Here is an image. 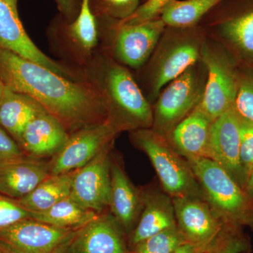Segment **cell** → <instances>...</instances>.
I'll list each match as a JSON object with an SVG mask.
<instances>
[{"label":"cell","mask_w":253,"mask_h":253,"mask_svg":"<svg viewBox=\"0 0 253 253\" xmlns=\"http://www.w3.org/2000/svg\"><path fill=\"white\" fill-rule=\"evenodd\" d=\"M0 80L11 90L36 100L70 135L107 120L102 99L90 83L63 77L1 47Z\"/></svg>","instance_id":"6da1fadb"},{"label":"cell","mask_w":253,"mask_h":253,"mask_svg":"<svg viewBox=\"0 0 253 253\" xmlns=\"http://www.w3.org/2000/svg\"><path fill=\"white\" fill-rule=\"evenodd\" d=\"M82 71L84 81L101 96L108 121L120 133L151 127L152 106L131 70L98 50Z\"/></svg>","instance_id":"7a4b0ae2"},{"label":"cell","mask_w":253,"mask_h":253,"mask_svg":"<svg viewBox=\"0 0 253 253\" xmlns=\"http://www.w3.org/2000/svg\"><path fill=\"white\" fill-rule=\"evenodd\" d=\"M206 37L199 25L189 27L166 26L147 62L133 72L151 106L165 86L201 59Z\"/></svg>","instance_id":"3957f363"},{"label":"cell","mask_w":253,"mask_h":253,"mask_svg":"<svg viewBox=\"0 0 253 253\" xmlns=\"http://www.w3.org/2000/svg\"><path fill=\"white\" fill-rule=\"evenodd\" d=\"M198 25L231 54L240 69L253 71V0H224Z\"/></svg>","instance_id":"277c9868"},{"label":"cell","mask_w":253,"mask_h":253,"mask_svg":"<svg viewBox=\"0 0 253 253\" xmlns=\"http://www.w3.org/2000/svg\"><path fill=\"white\" fill-rule=\"evenodd\" d=\"M205 199L225 224L253 231V199L224 168L206 158L187 160Z\"/></svg>","instance_id":"5b68a950"},{"label":"cell","mask_w":253,"mask_h":253,"mask_svg":"<svg viewBox=\"0 0 253 253\" xmlns=\"http://www.w3.org/2000/svg\"><path fill=\"white\" fill-rule=\"evenodd\" d=\"M99 51L135 72L144 66L166 26L161 18L135 24L98 18Z\"/></svg>","instance_id":"8992f818"},{"label":"cell","mask_w":253,"mask_h":253,"mask_svg":"<svg viewBox=\"0 0 253 253\" xmlns=\"http://www.w3.org/2000/svg\"><path fill=\"white\" fill-rule=\"evenodd\" d=\"M129 139L136 148L147 155L162 189L171 198L197 196L205 199L187 160L176 152L166 138L151 128H146L130 131Z\"/></svg>","instance_id":"52a82bcc"},{"label":"cell","mask_w":253,"mask_h":253,"mask_svg":"<svg viewBox=\"0 0 253 253\" xmlns=\"http://www.w3.org/2000/svg\"><path fill=\"white\" fill-rule=\"evenodd\" d=\"M51 52L59 61L74 69H82L99 49L97 19L91 12L89 0H83L76 19L68 21L60 14L46 29Z\"/></svg>","instance_id":"ba28073f"},{"label":"cell","mask_w":253,"mask_h":253,"mask_svg":"<svg viewBox=\"0 0 253 253\" xmlns=\"http://www.w3.org/2000/svg\"><path fill=\"white\" fill-rule=\"evenodd\" d=\"M207 76L206 65L200 59L165 86L152 106L151 129L167 138L174 127L201 104Z\"/></svg>","instance_id":"9c48e42d"},{"label":"cell","mask_w":253,"mask_h":253,"mask_svg":"<svg viewBox=\"0 0 253 253\" xmlns=\"http://www.w3.org/2000/svg\"><path fill=\"white\" fill-rule=\"evenodd\" d=\"M201 59L207 68V82L199 107L211 119L230 110L235 101L240 68L231 54L219 43L206 37Z\"/></svg>","instance_id":"30bf717a"},{"label":"cell","mask_w":253,"mask_h":253,"mask_svg":"<svg viewBox=\"0 0 253 253\" xmlns=\"http://www.w3.org/2000/svg\"><path fill=\"white\" fill-rule=\"evenodd\" d=\"M119 134L108 120L75 131L49 163L50 174H64L83 167L103 150L113 146Z\"/></svg>","instance_id":"8fae6325"},{"label":"cell","mask_w":253,"mask_h":253,"mask_svg":"<svg viewBox=\"0 0 253 253\" xmlns=\"http://www.w3.org/2000/svg\"><path fill=\"white\" fill-rule=\"evenodd\" d=\"M176 226L186 242L199 253H204L220 235L225 226L204 198L172 199Z\"/></svg>","instance_id":"7c38bea8"},{"label":"cell","mask_w":253,"mask_h":253,"mask_svg":"<svg viewBox=\"0 0 253 253\" xmlns=\"http://www.w3.org/2000/svg\"><path fill=\"white\" fill-rule=\"evenodd\" d=\"M77 230L28 218L0 229V249L6 253H50Z\"/></svg>","instance_id":"4fadbf2b"},{"label":"cell","mask_w":253,"mask_h":253,"mask_svg":"<svg viewBox=\"0 0 253 253\" xmlns=\"http://www.w3.org/2000/svg\"><path fill=\"white\" fill-rule=\"evenodd\" d=\"M0 47L38 63L63 77L73 81H84L81 71L69 67L44 54L25 31L18 12L1 0H0Z\"/></svg>","instance_id":"5bb4252c"},{"label":"cell","mask_w":253,"mask_h":253,"mask_svg":"<svg viewBox=\"0 0 253 253\" xmlns=\"http://www.w3.org/2000/svg\"><path fill=\"white\" fill-rule=\"evenodd\" d=\"M113 146L74 171L70 198L82 207L100 214L109 208L111 193L110 163Z\"/></svg>","instance_id":"9a60e30c"},{"label":"cell","mask_w":253,"mask_h":253,"mask_svg":"<svg viewBox=\"0 0 253 253\" xmlns=\"http://www.w3.org/2000/svg\"><path fill=\"white\" fill-rule=\"evenodd\" d=\"M240 119L232 107L213 121L209 159L224 168L244 189L246 179L240 161Z\"/></svg>","instance_id":"2e32d148"},{"label":"cell","mask_w":253,"mask_h":253,"mask_svg":"<svg viewBox=\"0 0 253 253\" xmlns=\"http://www.w3.org/2000/svg\"><path fill=\"white\" fill-rule=\"evenodd\" d=\"M125 231L112 215H100L76 231L73 253H131Z\"/></svg>","instance_id":"e0dca14e"},{"label":"cell","mask_w":253,"mask_h":253,"mask_svg":"<svg viewBox=\"0 0 253 253\" xmlns=\"http://www.w3.org/2000/svg\"><path fill=\"white\" fill-rule=\"evenodd\" d=\"M141 193L142 209L131 232L129 249L148 238L177 226L172 198L163 190L146 189Z\"/></svg>","instance_id":"ac0fdd59"},{"label":"cell","mask_w":253,"mask_h":253,"mask_svg":"<svg viewBox=\"0 0 253 253\" xmlns=\"http://www.w3.org/2000/svg\"><path fill=\"white\" fill-rule=\"evenodd\" d=\"M69 137L62 123L46 111L28 123L18 144L32 157H48L59 152Z\"/></svg>","instance_id":"d6986e66"},{"label":"cell","mask_w":253,"mask_h":253,"mask_svg":"<svg viewBox=\"0 0 253 253\" xmlns=\"http://www.w3.org/2000/svg\"><path fill=\"white\" fill-rule=\"evenodd\" d=\"M109 208L125 232L133 230L142 209V193L131 184L123 166L111 158Z\"/></svg>","instance_id":"ffe728a7"},{"label":"cell","mask_w":253,"mask_h":253,"mask_svg":"<svg viewBox=\"0 0 253 253\" xmlns=\"http://www.w3.org/2000/svg\"><path fill=\"white\" fill-rule=\"evenodd\" d=\"M50 175L49 163L25 157L0 162V195L19 199Z\"/></svg>","instance_id":"44dd1931"},{"label":"cell","mask_w":253,"mask_h":253,"mask_svg":"<svg viewBox=\"0 0 253 253\" xmlns=\"http://www.w3.org/2000/svg\"><path fill=\"white\" fill-rule=\"evenodd\" d=\"M213 121L198 106L174 127L166 139L176 152L186 160L209 158Z\"/></svg>","instance_id":"7402d4cb"},{"label":"cell","mask_w":253,"mask_h":253,"mask_svg":"<svg viewBox=\"0 0 253 253\" xmlns=\"http://www.w3.org/2000/svg\"><path fill=\"white\" fill-rule=\"evenodd\" d=\"M46 110L36 100L5 86L0 102V126L18 142L28 123Z\"/></svg>","instance_id":"603a6c76"},{"label":"cell","mask_w":253,"mask_h":253,"mask_svg":"<svg viewBox=\"0 0 253 253\" xmlns=\"http://www.w3.org/2000/svg\"><path fill=\"white\" fill-rule=\"evenodd\" d=\"M74 171L64 174H50L31 193L19 199H14L31 212H41L70 197Z\"/></svg>","instance_id":"cb8c5ba5"},{"label":"cell","mask_w":253,"mask_h":253,"mask_svg":"<svg viewBox=\"0 0 253 253\" xmlns=\"http://www.w3.org/2000/svg\"><path fill=\"white\" fill-rule=\"evenodd\" d=\"M31 214L33 219L49 225L79 229L96 219L101 214L82 207L76 201L68 197L59 201L46 211L31 212Z\"/></svg>","instance_id":"d4e9b609"},{"label":"cell","mask_w":253,"mask_h":253,"mask_svg":"<svg viewBox=\"0 0 253 253\" xmlns=\"http://www.w3.org/2000/svg\"><path fill=\"white\" fill-rule=\"evenodd\" d=\"M224 0H172L160 18L166 26H197L203 18Z\"/></svg>","instance_id":"484cf974"},{"label":"cell","mask_w":253,"mask_h":253,"mask_svg":"<svg viewBox=\"0 0 253 253\" xmlns=\"http://www.w3.org/2000/svg\"><path fill=\"white\" fill-rule=\"evenodd\" d=\"M252 244L244 228L226 224L220 235L204 253H251Z\"/></svg>","instance_id":"4316f807"},{"label":"cell","mask_w":253,"mask_h":253,"mask_svg":"<svg viewBox=\"0 0 253 253\" xmlns=\"http://www.w3.org/2000/svg\"><path fill=\"white\" fill-rule=\"evenodd\" d=\"M187 243L177 226L148 238L130 249L131 253H172Z\"/></svg>","instance_id":"83f0119b"},{"label":"cell","mask_w":253,"mask_h":253,"mask_svg":"<svg viewBox=\"0 0 253 253\" xmlns=\"http://www.w3.org/2000/svg\"><path fill=\"white\" fill-rule=\"evenodd\" d=\"M95 17L123 21L134 14L140 0H89Z\"/></svg>","instance_id":"f1b7e54d"},{"label":"cell","mask_w":253,"mask_h":253,"mask_svg":"<svg viewBox=\"0 0 253 253\" xmlns=\"http://www.w3.org/2000/svg\"><path fill=\"white\" fill-rule=\"evenodd\" d=\"M233 109L240 120L253 125V71L240 69L239 86Z\"/></svg>","instance_id":"f546056e"},{"label":"cell","mask_w":253,"mask_h":253,"mask_svg":"<svg viewBox=\"0 0 253 253\" xmlns=\"http://www.w3.org/2000/svg\"><path fill=\"white\" fill-rule=\"evenodd\" d=\"M240 161L247 182L253 171V125L240 120Z\"/></svg>","instance_id":"4dcf8cb0"},{"label":"cell","mask_w":253,"mask_h":253,"mask_svg":"<svg viewBox=\"0 0 253 253\" xmlns=\"http://www.w3.org/2000/svg\"><path fill=\"white\" fill-rule=\"evenodd\" d=\"M28 218H32L31 211L23 208L14 199L0 195V229Z\"/></svg>","instance_id":"1f68e13d"},{"label":"cell","mask_w":253,"mask_h":253,"mask_svg":"<svg viewBox=\"0 0 253 253\" xmlns=\"http://www.w3.org/2000/svg\"><path fill=\"white\" fill-rule=\"evenodd\" d=\"M172 0H146L126 19L119 21L126 24H135L159 18L164 8Z\"/></svg>","instance_id":"d6a6232c"},{"label":"cell","mask_w":253,"mask_h":253,"mask_svg":"<svg viewBox=\"0 0 253 253\" xmlns=\"http://www.w3.org/2000/svg\"><path fill=\"white\" fill-rule=\"evenodd\" d=\"M23 157L24 155L17 141L0 126V162Z\"/></svg>","instance_id":"836d02e7"},{"label":"cell","mask_w":253,"mask_h":253,"mask_svg":"<svg viewBox=\"0 0 253 253\" xmlns=\"http://www.w3.org/2000/svg\"><path fill=\"white\" fill-rule=\"evenodd\" d=\"M59 14L68 21H73L81 11L83 0H54Z\"/></svg>","instance_id":"e575fe53"},{"label":"cell","mask_w":253,"mask_h":253,"mask_svg":"<svg viewBox=\"0 0 253 253\" xmlns=\"http://www.w3.org/2000/svg\"><path fill=\"white\" fill-rule=\"evenodd\" d=\"M76 232H75V234H76ZM75 234L72 236H71L69 239L64 241L63 244L59 245L52 252L50 253H73L72 240Z\"/></svg>","instance_id":"d590c367"},{"label":"cell","mask_w":253,"mask_h":253,"mask_svg":"<svg viewBox=\"0 0 253 253\" xmlns=\"http://www.w3.org/2000/svg\"><path fill=\"white\" fill-rule=\"evenodd\" d=\"M172 253H199L197 250L195 249L192 245L189 243L181 245L177 248L175 251H173Z\"/></svg>","instance_id":"8d00e7d4"},{"label":"cell","mask_w":253,"mask_h":253,"mask_svg":"<svg viewBox=\"0 0 253 253\" xmlns=\"http://www.w3.org/2000/svg\"><path fill=\"white\" fill-rule=\"evenodd\" d=\"M244 190L253 199V171L248 179Z\"/></svg>","instance_id":"74e56055"},{"label":"cell","mask_w":253,"mask_h":253,"mask_svg":"<svg viewBox=\"0 0 253 253\" xmlns=\"http://www.w3.org/2000/svg\"><path fill=\"white\" fill-rule=\"evenodd\" d=\"M1 1H4V2L6 3V4L9 5L11 9L14 10V11H16V12H18V0H1Z\"/></svg>","instance_id":"f35d334b"},{"label":"cell","mask_w":253,"mask_h":253,"mask_svg":"<svg viewBox=\"0 0 253 253\" xmlns=\"http://www.w3.org/2000/svg\"><path fill=\"white\" fill-rule=\"evenodd\" d=\"M5 89V85L3 82L0 80V102H1V98H2L3 94Z\"/></svg>","instance_id":"ab89813d"},{"label":"cell","mask_w":253,"mask_h":253,"mask_svg":"<svg viewBox=\"0 0 253 253\" xmlns=\"http://www.w3.org/2000/svg\"><path fill=\"white\" fill-rule=\"evenodd\" d=\"M0 253H6L4 251H3L2 250L0 249Z\"/></svg>","instance_id":"60d3db41"}]
</instances>
